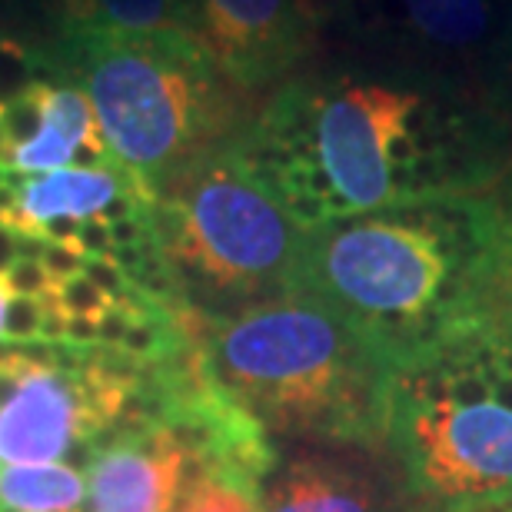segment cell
<instances>
[{
	"instance_id": "1",
	"label": "cell",
	"mask_w": 512,
	"mask_h": 512,
	"mask_svg": "<svg viewBox=\"0 0 512 512\" xmlns=\"http://www.w3.org/2000/svg\"><path fill=\"white\" fill-rule=\"evenodd\" d=\"M303 230L499 187L512 130L479 90L403 67L293 77L230 140Z\"/></svg>"
},
{
	"instance_id": "2",
	"label": "cell",
	"mask_w": 512,
	"mask_h": 512,
	"mask_svg": "<svg viewBox=\"0 0 512 512\" xmlns=\"http://www.w3.org/2000/svg\"><path fill=\"white\" fill-rule=\"evenodd\" d=\"M293 290L333 306L393 370L413 363L512 313L499 203L489 190L313 227Z\"/></svg>"
},
{
	"instance_id": "3",
	"label": "cell",
	"mask_w": 512,
	"mask_h": 512,
	"mask_svg": "<svg viewBox=\"0 0 512 512\" xmlns=\"http://www.w3.org/2000/svg\"><path fill=\"white\" fill-rule=\"evenodd\" d=\"M197 340L213 380L270 436L383 453L393 366L333 306L293 290L223 316L197 310Z\"/></svg>"
},
{
	"instance_id": "4",
	"label": "cell",
	"mask_w": 512,
	"mask_h": 512,
	"mask_svg": "<svg viewBox=\"0 0 512 512\" xmlns=\"http://www.w3.org/2000/svg\"><path fill=\"white\" fill-rule=\"evenodd\" d=\"M383 456L413 512L512 499V313L396 366Z\"/></svg>"
},
{
	"instance_id": "5",
	"label": "cell",
	"mask_w": 512,
	"mask_h": 512,
	"mask_svg": "<svg viewBox=\"0 0 512 512\" xmlns=\"http://www.w3.org/2000/svg\"><path fill=\"white\" fill-rule=\"evenodd\" d=\"M50 67L80 80L110 167L153 197L190 160L243 130V90L177 30L74 34L54 47Z\"/></svg>"
},
{
	"instance_id": "6",
	"label": "cell",
	"mask_w": 512,
	"mask_h": 512,
	"mask_svg": "<svg viewBox=\"0 0 512 512\" xmlns=\"http://www.w3.org/2000/svg\"><path fill=\"white\" fill-rule=\"evenodd\" d=\"M147 223L193 310L223 316L293 293L306 230L230 140L173 173Z\"/></svg>"
},
{
	"instance_id": "7",
	"label": "cell",
	"mask_w": 512,
	"mask_h": 512,
	"mask_svg": "<svg viewBox=\"0 0 512 512\" xmlns=\"http://www.w3.org/2000/svg\"><path fill=\"white\" fill-rule=\"evenodd\" d=\"M340 7L380 64L473 90L512 37V0H340Z\"/></svg>"
},
{
	"instance_id": "8",
	"label": "cell",
	"mask_w": 512,
	"mask_h": 512,
	"mask_svg": "<svg viewBox=\"0 0 512 512\" xmlns=\"http://www.w3.org/2000/svg\"><path fill=\"white\" fill-rule=\"evenodd\" d=\"M323 0H183L180 34L243 94L293 80L316 54Z\"/></svg>"
},
{
	"instance_id": "9",
	"label": "cell",
	"mask_w": 512,
	"mask_h": 512,
	"mask_svg": "<svg viewBox=\"0 0 512 512\" xmlns=\"http://www.w3.org/2000/svg\"><path fill=\"white\" fill-rule=\"evenodd\" d=\"M380 456L333 449L276 463L263 483L260 512H413L393 466H376Z\"/></svg>"
},
{
	"instance_id": "10",
	"label": "cell",
	"mask_w": 512,
	"mask_h": 512,
	"mask_svg": "<svg viewBox=\"0 0 512 512\" xmlns=\"http://www.w3.org/2000/svg\"><path fill=\"white\" fill-rule=\"evenodd\" d=\"M190 466V453L167 426H124L90 463V512H180Z\"/></svg>"
},
{
	"instance_id": "11",
	"label": "cell",
	"mask_w": 512,
	"mask_h": 512,
	"mask_svg": "<svg viewBox=\"0 0 512 512\" xmlns=\"http://www.w3.org/2000/svg\"><path fill=\"white\" fill-rule=\"evenodd\" d=\"M124 190H140L153 197L150 190H143L140 183H133L114 167H100V170L64 167L50 173H34L17 190V210L7 213L4 227L40 237V227L57 217H70V220L100 217L107 210V203H114Z\"/></svg>"
},
{
	"instance_id": "12",
	"label": "cell",
	"mask_w": 512,
	"mask_h": 512,
	"mask_svg": "<svg viewBox=\"0 0 512 512\" xmlns=\"http://www.w3.org/2000/svg\"><path fill=\"white\" fill-rule=\"evenodd\" d=\"M90 140H100V127L87 94L77 84H50L44 97V124L24 147L10 153V167L24 173H50L74 163L77 150Z\"/></svg>"
},
{
	"instance_id": "13",
	"label": "cell",
	"mask_w": 512,
	"mask_h": 512,
	"mask_svg": "<svg viewBox=\"0 0 512 512\" xmlns=\"http://www.w3.org/2000/svg\"><path fill=\"white\" fill-rule=\"evenodd\" d=\"M183 0H57L60 34H180Z\"/></svg>"
},
{
	"instance_id": "14",
	"label": "cell",
	"mask_w": 512,
	"mask_h": 512,
	"mask_svg": "<svg viewBox=\"0 0 512 512\" xmlns=\"http://www.w3.org/2000/svg\"><path fill=\"white\" fill-rule=\"evenodd\" d=\"M84 499L87 483L77 466H0V509L4 512H84Z\"/></svg>"
},
{
	"instance_id": "15",
	"label": "cell",
	"mask_w": 512,
	"mask_h": 512,
	"mask_svg": "<svg viewBox=\"0 0 512 512\" xmlns=\"http://www.w3.org/2000/svg\"><path fill=\"white\" fill-rule=\"evenodd\" d=\"M260 493L263 489L240 483L233 476L197 469L183 493L180 512H260Z\"/></svg>"
},
{
	"instance_id": "16",
	"label": "cell",
	"mask_w": 512,
	"mask_h": 512,
	"mask_svg": "<svg viewBox=\"0 0 512 512\" xmlns=\"http://www.w3.org/2000/svg\"><path fill=\"white\" fill-rule=\"evenodd\" d=\"M44 97H47V80H34L24 94H17L14 100L4 104V133L10 153L40 133V124H44Z\"/></svg>"
},
{
	"instance_id": "17",
	"label": "cell",
	"mask_w": 512,
	"mask_h": 512,
	"mask_svg": "<svg viewBox=\"0 0 512 512\" xmlns=\"http://www.w3.org/2000/svg\"><path fill=\"white\" fill-rule=\"evenodd\" d=\"M34 64H37V57L30 54L27 47L0 37V107H4L7 100H14L17 94H24V90L34 84L37 77H30Z\"/></svg>"
},
{
	"instance_id": "18",
	"label": "cell",
	"mask_w": 512,
	"mask_h": 512,
	"mask_svg": "<svg viewBox=\"0 0 512 512\" xmlns=\"http://www.w3.org/2000/svg\"><path fill=\"white\" fill-rule=\"evenodd\" d=\"M54 296H57L60 310H64L67 316H94V320H100V313L114 303L104 290H97L84 273L54 283Z\"/></svg>"
},
{
	"instance_id": "19",
	"label": "cell",
	"mask_w": 512,
	"mask_h": 512,
	"mask_svg": "<svg viewBox=\"0 0 512 512\" xmlns=\"http://www.w3.org/2000/svg\"><path fill=\"white\" fill-rule=\"evenodd\" d=\"M44 323V303L40 296H10L4 313V340L7 343H30L40 336Z\"/></svg>"
},
{
	"instance_id": "20",
	"label": "cell",
	"mask_w": 512,
	"mask_h": 512,
	"mask_svg": "<svg viewBox=\"0 0 512 512\" xmlns=\"http://www.w3.org/2000/svg\"><path fill=\"white\" fill-rule=\"evenodd\" d=\"M483 97L489 100V107L503 117V124L512 130V37L503 47V54L496 57V64L489 67V74L483 77Z\"/></svg>"
},
{
	"instance_id": "21",
	"label": "cell",
	"mask_w": 512,
	"mask_h": 512,
	"mask_svg": "<svg viewBox=\"0 0 512 512\" xmlns=\"http://www.w3.org/2000/svg\"><path fill=\"white\" fill-rule=\"evenodd\" d=\"M4 283H7L10 296H44L54 290V276L44 270V263L27 260V256H20V260L4 273Z\"/></svg>"
},
{
	"instance_id": "22",
	"label": "cell",
	"mask_w": 512,
	"mask_h": 512,
	"mask_svg": "<svg viewBox=\"0 0 512 512\" xmlns=\"http://www.w3.org/2000/svg\"><path fill=\"white\" fill-rule=\"evenodd\" d=\"M80 273H84L97 290H104L110 300H120V296H127L133 290V280L110 260V256H87Z\"/></svg>"
},
{
	"instance_id": "23",
	"label": "cell",
	"mask_w": 512,
	"mask_h": 512,
	"mask_svg": "<svg viewBox=\"0 0 512 512\" xmlns=\"http://www.w3.org/2000/svg\"><path fill=\"white\" fill-rule=\"evenodd\" d=\"M84 260L87 256L80 253L74 243H47L44 253H40V263H44V270L54 276V283L77 276L84 270Z\"/></svg>"
},
{
	"instance_id": "24",
	"label": "cell",
	"mask_w": 512,
	"mask_h": 512,
	"mask_svg": "<svg viewBox=\"0 0 512 512\" xmlns=\"http://www.w3.org/2000/svg\"><path fill=\"white\" fill-rule=\"evenodd\" d=\"M77 250L84 256H110L114 253V237H110V223L104 217L80 220Z\"/></svg>"
},
{
	"instance_id": "25",
	"label": "cell",
	"mask_w": 512,
	"mask_h": 512,
	"mask_svg": "<svg viewBox=\"0 0 512 512\" xmlns=\"http://www.w3.org/2000/svg\"><path fill=\"white\" fill-rule=\"evenodd\" d=\"M64 343H70V346H97L100 343V330H97L94 316H67Z\"/></svg>"
},
{
	"instance_id": "26",
	"label": "cell",
	"mask_w": 512,
	"mask_h": 512,
	"mask_svg": "<svg viewBox=\"0 0 512 512\" xmlns=\"http://www.w3.org/2000/svg\"><path fill=\"white\" fill-rule=\"evenodd\" d=\"M493 197L499 203V217H503V233H506V253H509V266H512V167L499 187L493 190Z\"/></svg>"
},
{
	"instance_id": "27",
	"label": "cell",
	"mask_w": 512,
	"mask_h": 512,
	"mask_svg": "<svg viewBox=\"0 0 512 512\" xmlns=\"http://www.w3.org/2000/svg\"><path fill=\"white\" fill-rule=\"evenodd\" d=\"M17 260H20V237H17V230H10V227L0 223V276H4Z\"/></svg>"
},
{
	"instance_id": "28",
	"label": "cell",
	"mask_w": 512,
	"mask_h": 512,
	"mask_svg": "<svg viewBox=\"0 0 512 512\" xmlns=\"http://www.w3.org/2000/svg\"><path fill=\"white\" fill-rule=\"evenodd\" d=\"M7 303H10V290H7L4 276H0V340H4V313H7Z\"/></svg>"
},
{
	"instance_id": "29",
	"label": "cell",
	"mask_w": 512,
	"mask_h": 512,
	"mask_svg": "<svg viewBox=\"0 0 512 512\" xmlns=\"http://www.w3.org/2000/svg\"><path fill=\"white\" fill-rule=\"evenodd\" d=\"M0 163H10V143L4 133V107H0Z\"/></svg>"
},
{
	"instance_id": "30",
	"label": "cell",
	"mask_w": 512,
	"mask_h": 512,
	"mask_svg": "<svg viewBox=\"0 0 512 512\" xmlns=\"http://www.w3.org/2000/svg\"><path fill=\"white\" fill-rule=\"evenodd\" d=\"M479 512H512V499H506V503H496V506H486Z\"/></svg>"
}]
</instances>
